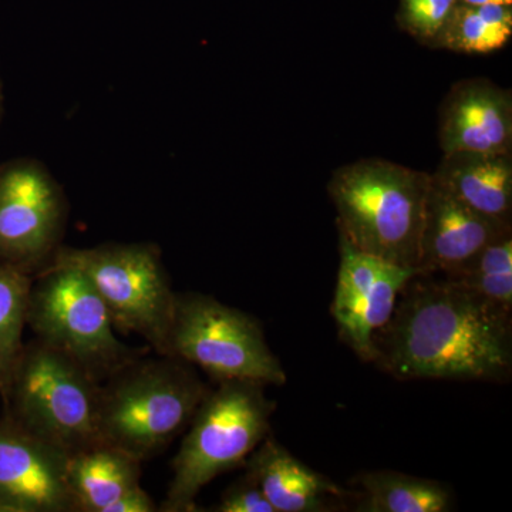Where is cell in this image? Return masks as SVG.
Returning a JSON list of instances; mask_svg holds the SVG:
<instances>
[{
  "label": "cell",
  "instance_id": "cell-1",
  "mask_svg": "<svg viewBox=\"0 0 512 512\" xmlns=\"http://www.w3.org/2000/svg\"><path fill=\"white\" fill-rule=\"evenodd\" d=\"M373 363L399 380L505 383L512 316L444 276L414 275L376 336Z\"/></svg>",
  "mask_w": 512,
  "mask_h": 512
},
{
  "label": "cell",
  "instance_id": "cell-2",
  "mask_svg": "<svg viewBox=\"0 0 512 512\" xmlns=\"http://www.w3.org/2000/svg\"><path fill=\"white\" fill-rule=\"evenodd\" d=\"M431 174L365 158L343 165L328 184L339 235L353 247L417 271Z\"/></svg>",
  "mask_w": 512,
  "mask_h": 512
},
{
  "label": "cell",
  "instance_id": "cell-3",
  "mask_svg": "<svg viewBox=\"0 0 512 512\" xmlns=\"http://www.w3.org/2000/svg\"><path fill=\"white\" fill-rule=\"evenodd\" d=\"M104 382L101 440L141 463L163 453L187 429L210 390L194 366L164 355L137 357Z\"/></svg>",
  "mask_w": 512,
  "mask_h": 512
},
{
  "label": "cell",
  "instance_id": "cell-4",
  "mask_svg": "<svg viewBox=\"0 0 512 512\" xmlns=\"http://www.w3.org/2000/svg\"><path fill=\"white\" fill-rule=\"evenodd\" d=\"M275 400L265 384L224 380L208 390L188 424L173 460L163 512L197 511V498L212 480L241 466L271 433Z\"/></svg>",
  "mask_w": 512,
  "mask_h": 512
},
{
  "label": "cell",
  "instance_id": "cell-5",
  "mask_svg": "<svg viewBox=\"0 0 512 512\" xmlns=\"http://www.w3.org/2000/svg\"><path fill=\"white\" fill-rule=\"evenodd\" d=\"M100 384L69 356L33 339L23 345L0 396L6 416L72 456L103 441Z\"/></svg>",
  "mask_w": 512,
  "mask_h": 512
},
{
  "label": "cell",
  "instance_id": "cell-6",
  "mask_svg": "<svg viewBox=\"0 0 512 512\" xmlns=\"http://www.w3.org/2000/svg\"><path fill=\"white\" fill-rule=\"evenodd\" d=\"M52 261L73 266L90 282L117 329L136 333L157 355L167 356L177 292L156 244L60 247Z\"/></svg>",
  "mask_w": 512,
  "mask_h": 512
},
{
  "label": "cell",
  "instance_id": "cell-7",
  "mask_svg": "<svg viewBox=\"0 0 512 512\" xmlns=\"http://www.w3.org/2000/svg\"><path fill=\"white\" fill-rule=\"evenodd\" d=\"M26 326L99 382L141 356L117 338L109 309L90 282L60 262L50 261L33 275Z\"/></svg>",
  "mask_w": 512,
  "mask_h": 512
},
{
  "label": "cell",
  "instance_id": "cell-8",
  "mask_svg": "<svg viewBox=\"0 0 512 512\" xmlns=\"http://www.w3.org/2000/svg\"><path fill=\"white\" fill-rule=\"evenodd\" d=\"M167 356L200 367L217 382L284 386L288 380L261 322L205 293H177Z\"/></svg>",
  "mask_w": 512,
  "mask_h": 512
},
{
  "label": "cell",
  "instance_id": "cell-9",
  "mask_svg": "<svg viewBox=\"0 0 512 512\" xmlns=\"http://www.w3.org/2000/svg\"><path fill=\"white\" fill-rule=\"evenodd\" d=\"M66 221V195L45 165H0V264L36 275L62 247Z\"/></svg>",
  "mask_w": 512,
  "mask_h": 512
},
{
  "label": "cell",
  "instance_id": "cell-10",
  "mask_svg": "<svg viewBox=\"0 0 512 512\" xmlns=\"http://www.w3.org/2000/svg\"><path fill=\"white\" fill-rule=\"evenodd\" d=\"M339 245L330 315L345 345L363 362H373L376 336L392 319L404 286L419 272L366 254L340 235Z\"/></svg>",
  "mask_w": 512,
  "mask_h": 512
},
{
  "label": "cell",
  "instance_id": "cell-11",
  "mask_svg": "<svg viewBox=\"0 0 512 512\" xmlns=\"http://www.w3.org/2000/svg\"><path fill=\"white\" fill-rule=\"evenodd\" d=\"M70 454L3 414L0 512H76L67 481Z\"/></svg>",
  "mask_w": 512,
  "mask_h": 512
},
{
  "label": "cell",
  "instance_id": "cell-12",
  "mask_svg": "<svg viewBox=\"0 0 512 512\" xmlns=\"http://www.w3.org/2000/svg\"><path fill=\"white\" fill-rule=\"evenodd\" d=\"M443 154L512 153V96L487 79L454 84L439 113Z\"/></svg>",
  "mask_w": 512,
  "mask_h": 512
},
{
  "label": "cell",
  "instance_id": "cell-13",
  "mask_svg": "<svg viewBox=\"0 0 512 512\" xmlns=\"http://www.w3.org/2000/svg\"><path fill=\"white\" fill-rule=\"evenodd\" d=\"M458 201L431 180L421 228L420 275L450 276L463 269L494 239L511 232Z\"/></svg>",
  "mask_w": 512,
  "mask_h": 512
},
{
  "label": "cell",
  "instance_id": "cell-14",
  "mask_svg": "<svg viewBox=\"0 0 512 512\" xmlns=\"http://www.w3.org/2000/svg\"><path fill=\"white\" fill-rule=\"evenodd\" d=\"M244 467L276 512H335L346 510L356 498V491L312 470L271 436L252 451Z\"/></svg>",
  "mask_w": 512,
  "mask_h": 512
},
{
  "label": "cell",
  "instance_id": "cell-15",
  "mask_svg": "<svg viewBox=\"0 0 512 512\" xmlns=\"http://www.w3.org/2000/svg\"><path fill=\"white\" fill-rule=\"evenodd\" d=\"M431 180L471 210L512 228V153L443 154Z\"/></svg>",
  "mask_w": 512,
  "mask_h": 512
},
{
  "label": "cell",
  "instance_id": "cell-16",
  "mask_svg": "<svg viewBox=\"0 0 512 512\" xmlns=\"http://www.w3.org/2000/svg\"><path fill=\"white\" fill-rule=\"evenodd\" d=\"M67 481L76 512H106L141 485V461L100 441L69 457Z\"/></svg>",
  "mask_w": 512,
  "mask_h": 512
},
{
  "label": "cell",
  "instance_id": "cell-17",
  "mask_svg": "<svg viewBox=\"0 0 512 512\" xmlns=\"http://www.w3.org/2000/svg\"><path fill=\"white\" fill-rule=\"evenodd\" d=\"M362 491L356 494L357 512H448L454 495L440 481L409 476L400 471H366L356 477Z\"/></svg>",
  "mask_w": 512,
  "mask_h": 512
},
{
  "label": "cell",
  "instance_id": "cell-18",
  "mask_svg": "<svg viewBox=\"0 0 512 512\" xmlns=\"http://www.w3.org/2000/svg\"><path fill=\"white\" fill-rule=\"evenodd\" d=\"M511 35V6L457 3L434 47L467 55H485L503 49Z\"/></svg>",
  "mask_w": 512,
  "mask_h": 512
},
{
  "label": "cell",
  "instance_id": "cell-19",
  "mask_svg": "<svg viewBox=\"0 0 512 512\" xmlns=\"http://www.w3.org/2000/svg\"><path fill=\"white\" fill-rule=\"evenodd\" d=\"M444 278L512 316V231L494 239L463 269Z\"/></svg>",
  "mask_w": 512,
  "mask_h": 512
},
{
  "label": "cell",
  "instance_id": "cell-20",
  "mask_svg": "<svg viewBox=\"0 0 512 512\" xmlns=\"http://www.w3.org/2000/svg\"><path fill=\"white\" fill-rule=\"evenodd\" d=\"M33 275L0 264V394L18 362Z\"/></svg>",
  "mask_w": 512,
  "mask_h": 512
},
{
  "label": "cell",
  "instance_id": "cell-21",
  "mask_svg": "<svg viewBox=\"0 0 512 512\" xmlns=\"http://www.w3.org/2000/svg\"><path fill=\"white\" fill-rule=\"evenodd\" d=\"M456 5L457 0H402L397 19L404 32L434 47Z\"/></svg>",
  "mask_w": 512,
  "mask_h": 512
},
{
  "label": "cell",
  "instance_id": "cell-22",
  "mask_svg": "<svg viewBox=\"0 0 512 512\" xmlns=\"http://www.w3.org/2000/svg\"><path fill=\"white\" fill-rule=\"evenodd\" d=\"M217 512H276L259 485L248 476L239 477L221 495L220 503L212 508Z\"/></svg>",
  "mask_w": 512,
  "mask_h": 512
},
{
  "label": "cell",
  "instance_id": "cell-23",
  "mask_svg": "<svg viewBox=\"0 0 512 512\" xmlns=\"http://www.w3.org/2000/svg\"><path fill=\"white\" fill-rule=\"evenodd\" d=\"M158 505L141 485L121 495L119 500L107 508L106 512H156Z\"/></svg>",
  "mask_w": 512,
  "mask_h": 512
},
{
  "label": "cell",
  "instance_id": "cell-24",
  "mask_svg": "<svg viewBox=\"0 0 512 512\" xmlns=\"http://www.w3.org/2000/svg\"><path fill=\"white\" fill-rule=\"evenodd\" d=\"M457 3L468 6H484V5H512V0H457Z\"/></svg>",
  "mask_w": 512,
  "mask_h": 512
},
{
  "label": "cell",
  "instance_id": "cell-25",
  "mask_svg": "<svg viewBox=\"0 0 512 512\" xmlns=\"http://www.w3.org/2000/svg\"><path fill=\"white\" fill-rule=\"evenodd\" d=\"M0 116H2V86H0Z\"/></svg>",
  "mask_w": 512,
  "mask_h": 512
}]
</instances>
